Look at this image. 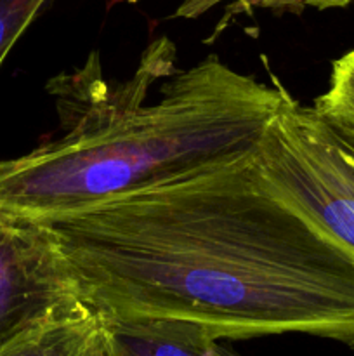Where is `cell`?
<instances>
[{"mask_svg": "<svg viewBox=\"0 0 354 356\" xmlns=\"http://www.w3.org/2000/svg\"><path fill=\"white\" fill-rule=\"evenodd\" d=\"M353 0H183L177 7V17H187L194 19L201 14L210 13L214 7L221 3H229L228 9L233 13H248L253 9H269V10H304V9H339L346 7Z\"/></svg>", "mask_w": 354, "mask_h": 356, "instance_id": "cell-8", "label": "cell"}, {"mask_svg": "<svg viewBox=\"0 0 354 356\" xmlns=\"http://www.w3.org/2000/svg\"><path fill=\"white\" fill-rule=\"evenodd\" d=\"M212 356H243V355L236 353V351L229 350L228 346H222L219 341H215V343L212 344Z\"/></svg>", "mask_w": 354, "mask_h": 356, "instance_id": "cell-11", "label": "cell"}, {"mask_svg": "<svg viewBox=\"0 0 354 356\" xmlns=\"http://www.w3.org/2000/svg\"><path fill=\"white\" fill-rule=\"evenodd\" d=\"M208 56L153 103L92 110L38 148L0 160V216L44 221L248 159L287 87Z\"/></svg>", "mask_w": 354, "mask_h": 356, "instance_id": "cell-2", "label": "cell"}, {"mask_svg": "<svg viewBox=\"0 0 354 356\" xmlns=\"http://www.w3.org/2000/svg\"><path fill=\"white\" fill-rule=\"evenodd\" d=\"M316 124L326 152L354 188V134L346 129L328 124L319 118L318 113H316Z\"/></svg>", "mask_w": 354, "mask_h": 356, "instance_id": "cell-10", "label": "cell"}, {"mask_svg": "<svg viewBox=\"0 0 354 356\" xmlns=\"http://www.w3.org/2000/svg\"><path fill=\"white\" fill-rule=\"evenodd\" d=\"M0 356H108L103 318L92 308L31 330Z\"/></svg>", "mask_w": 354, "mask_h": 356, "instance_id": "cell-6", "label": "cell"}, {"mask_svg": "<svg viewBox=\"0 0 354 356\" xmlns=\"http://www.w3.org/2000/svg\"><path fill=\"white\" fill-rule=\"evenodd\" d=\"M255 159L266 179L354 257V188L326 152L312 106L287 92Z\"/></svg>", "mask_w": 354, "mask_h": 356, "instance_id": "cell-3", "label": "cell"}, {"mask_svg": "<svg viewBox=\"0 0 354 356\" xmlns=\"http://www.w3.org/2000/svg\"><path fill=\"white\" fill-rule=\"evenodd\" d=\"M312 110L328 124L354 134V51L333 63L328 89L316 97Z\"/></svg>", "mask_w": 354, "mask_h": 356, "instance_id": "cell-7", "label": "cell"}, {"mask_svg": "<svg viewBox=\"0 0 354 356\" xmlns=\"http://www.w3.org/2000/svg\"><path fill=\"white\" fill-rule=\"evenodd\" d=\"M255 155L40 222L103 318L183 320L215 341L307 334L354 351V257Z\"/></svg>", "mask_w": 354, "mask_h": 356, "instance_id": "cell-1", "label": "cell"}, {"mask_svg": "<svg viewBox=\"0 0 354 356\" xmlns=\"http://www.w3.org/2000/svg\"><path fill=\"white\" fill-rule=\"evenodd\" d=\"M89 308L51 228L0 216V351Z\"/></svg>", "mask_w": 354, "mask_h": 356, "instance_id": "cell-4", "label": "cell"}, {"mask_svg": "<svg viewBox=\"0 0 354 356\" xmlns=\"http://www.w3.org/2000/svg\"><path fill=\"white\" fill-rule=\"evenodd\" d=\"M103 318V316H101ZM108 356H212L214 337L172 318H103Z\"/></svg>", "mask_w": 354, "mask_h": 356, "instance_id": "cell-5", "label": "cell"}, {"mask_svg": "<svg viewBox=\"0 0 354 356\" xmlns=\"http://www.w3.org/2000/svg\"><path fill=\"white\" fill-rule=\"evenodd\" d=\"M52 0H0V65L17 38Z\"/></svg>", "mask_w": 354, "mask_h": 356, "instance_id": "cell-9", "label": "cell"}]
</instances>
